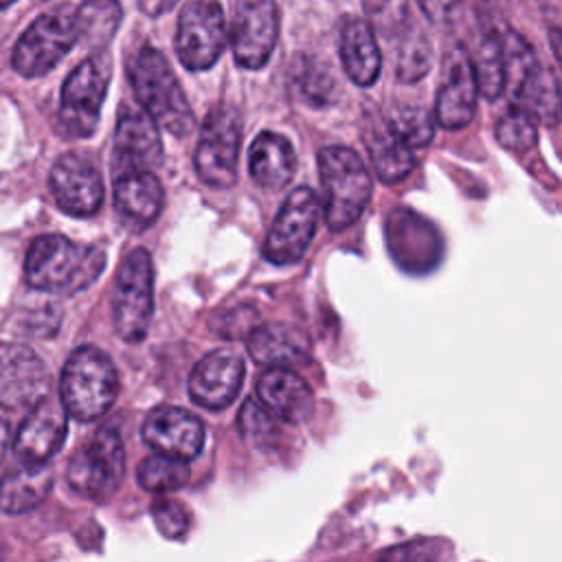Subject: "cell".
<instances>
[{
	"label": "cell",
	"instance_id": "obj_11",
	"mask_svg": "<svg viewBox=\"0 0 562 562\" xmlns=\"http://www.w3.org/2000/svg\"><path fill=\"white\" fill-rule=\"evenodd\" d=\"M176 53L184 68H211L228 44L224 9L217 0H189L178 18Z\"/></svg>",
	"mask_w": 562,
	"mask_h": 562
},
{
	"label": "cell",
	"instance_id": "obj_27",
	"mask_svg": "<svg viewBox=\"0 0 562 562\" xmlns=\"http://www.w3.org/2000/svg\"><path fill=\"white\" fill-rule=\"evenodd\" d=\"M472 72L479 92L494 101L505 90V59H503V42L496 31H487L481 35L474 53L470 55Z\"/></svg>",
	"mask_w": 562,
	"mask_h": 562
},
{
	"label": "cell",
	"instance_id": "obj_21",
	"mask_svg": "<svg viewBox=\"0 0 562 562\" xmlns=\"http://www.w3.org/2000/svg\"><path fill=\"white\" fill-rule=\"evenodd\" d=\"M162 184L151 169L114 173V209L134 231L147 228L162 209Z\"/></svg>",
	"mask_w": 562,
	"mask_h": 562
},
{
	"label": "cell",
	"instance_id": "obj_36",
	"mask_svg": "<svg viewBox=\"0 0 562 562\" xmlns=\"http://www.w3.org/2000/svg\"><path fill=\"white\" fill-rule=\"evenodd\" d=\"M151 518H154L156 529L169 540H180L189 531V514H187L184 505L173 498L154 501Z\"/></svg>",
	"mask_w": 562,
	"mask_h": 562
},
{
	"label": "cell",
	"instance_id": "obj_25",
	"mask_svg": "<svg viewBox=\"0 0 562 562\" xmlns=\"http://www.w3.org/2000/svg\"><path fill=\"white\" fill-rule=\"evenodd\" d=\"M248 169L257 184L266 189L285 187L296 169L292 143L277 132H261L248 149Z\"/></svg>",
	"mask_w": 562,
	"mask_h": 562
},
{
	"label": "cell",
	"instance_id": "obj_29",
	"mask_svg": "<svg viewBox=\"0 0 562 562\" xmlns=\"http://www.w3.org/2000/svg\"><path fill=\"white\" fill-rule=\"evenodd\" d=\"M191 479L189 461L169 454L154 452L138 465V483L143 490L154 494H165L180 490Z\"/></svg>",
	"mask_w": 562,
	"mask_h": 562
},
{
	"label": "cell",
	"instance_id": "obj_40",
	"mask_svg": "<svg viewBox=\"0 0 562 562\" xmlns=\"http://www.w3.org/2000/svg\"><path fill=\"white\" fill-rule=\"evenodd\" d=\"M15 0H0V9H7L9 4H13Z\"/></svg>",
	"mask_w": 562,
	"mask_h": 562
},
{
	"label": "cell",
	"instance_id": "obj_31",
	"mask_svg": "<svg viewBox=\"0 0 562 562\" xmlns=\"http://www.w3.org/2000/svg\"><path fill=\"white\" fill-rule=\"evenodd\" d=\"M496 140L512 151H527L538 140L536 119L522 105L512 103L496 123Z\"/></svg>",
	"mask_w": 562,
	"mask_h": 562
},
{
	"label": "cell",
	"instance_id": "obj_9",
	"mask_svg": "<svg viewBox=\"0 0 562 562\" xmlns=\"http://www.w3.org/2000/svg\"><path fill=\"white\" fill-rule=\"evenodd\" d=\"M241 130V114L233 105H217L206 114L200 127L193 167L209 187L228 189L235 182Z\"/></svg>",
	"mask_w": 562,
	"mask_h": 562
},
{
	"label": "cell",
	"instance_id": "obj_39",
	"mask_svg": "<svg viewBox=\"0 0 562 562\" xmlns=\"http://www.w3.org/2000/svg\"><path fill=\"white\" fill-rule=\"evenodd\" d=\"M7 446H9V424H7V419L0 415V459H2L4 450H7Z\"/></svg>",
	"mask_w": 562,
	"mask_h": 562
},
{
	"label": "cell",
	"instance_id": "obj_35",
	"mask_svg": "<svg viewBox=\"0 0 562 562\" xmlns=\"http://www.w3.org/2000/svg\"><path fill=\"white\" fill-rule=\"evenodd\" d=\"M430 68V44L424 33H413L406 37L400 59H397V77L400 81H417L422 79Z\"/></svg>",
	"mask_w": 562,
	"mask_h": 562
},
{
	"label": "cell",
	"instance_id": "obj_20",
	"mask_svg": "<svg viewBox=\"0 0 562 562\" xmlns=\"http://www.w3.org/2000/svg\"><path fill=\"white\" fill-rule=\"evenodd\" d=\"M257 400L281 422L303 424L314 413L310 384L288 367H268L257 380Z\"/></svg>",
	"mask_w": 562,
	"mask_h": 562
},
{
	"label": "cell",
	"instance_id": "obj_23",
	"mask_svg": "<svg viewBox=\"0 0 562 562\" xmlns=\"http://www.w3.org/2000/svg\"><path fill=\"white\" fill-rule=\"evenodd\" d=\"M338 50L342 68L356 86L367 88L375 83L382 68V57L375 42V31L367 20L347 18L342 22Z\"/></svg>",
	"mask_w": 562,
	"mask_h": 562
},
{
	"label": "cell",
	"instance_id": "obj_12",
	"mask_svg": "<svg viewBox=\"0 0 562 562\" xmlns=\"http://www.w3.org/2000/svg\"><path fill=\"white\" fill-rule=\"evenodd\" d=\"M279 37L277 0H239L228 31L237 66L257 70L268 64Z\"/></svg>",
	"mask_w": 562,
	"mask_h": 562
},
{
	"label": "cell",
	"instance_id": "obj_6",
	"mask_svg": "<svg viewBox=\"0 0 562 562\" xmlns=\"http://www.w3.org/2000/svg\"><path fill=\"white\" fill-rule=\"evenodd\" d=\"M154 312V266L145 248L130 250L114 277L112 323L121 340L140 342Z\"/></svg>",
	"mask_w": 562,
	"mask_h": 562
},
{
	"label": "cell",
	"instance_id": "obj_1",
	"mask_svg": "<svg viewBox=\"0 0 562 562\" xmlns=\"http://www.w3.org/2000/svg\"><path fill=\"white\" fill-rule=\"evenodd\" d=\"M105 268V252L92 244H77L64 235H40L24 259L26 283L42 292L77 294Z\"/></svg>",
	"mask_w": 562,
	"mask_h": 562
},
{
	"label": "cell",
	"instance_id": "obj_34",
	"mask_svg": "<svg viewBox=\"0 0 562 562\" xmlns=\"http://www.w3.org/2000/svg\"><path fill=\"white\" fill-rule=\"evenodd\" d=\"M389 121L411 149L428 145L435 134V123L424 108H415V105L400 108Z\"/></svg>",
	"mask_w": 562,
	"mask_h": 562
},
{
	"label": "cell",
	"instance_id": "obj_37",
	"mask_svg": "<svg viewBox=\"0 0 562 562\" xmlns=\"http://www.w3.org/2000/svg\"><path fill=\"white\" fill-rule=\"evenodd\" d=\"M424 15L435 24H446L454 11L459 9L461 0H417Z\"/></svg>",
	"mask_w": 562,
	"mask_h": 562
},
{
	"label": "cell",
	"instance_id": "obj_17",
	"mask_svg": "<svg viewBox=\"0 0 562 562\" xmlns=\"http://www.w3.org/2000/svg\"><path fill=\"white\" fill-rule=\"evenodd\" d=\"M68 430V413L50 393L33 404L13 439V452L24 463H48L64 446Z\"/></svg>",
	"mask_w": 562,
	"mask_h": 562
},
{
	"label": "cell",
	"instance_id": "obj_30",
	"mask_svg": "<svg viewBox=\"0 0 562 562\" xmlns=\"http://www.w3.org/2000/svg\"><path fill=\"white\" fill-rule=\"evenodd\" d=\"M237 430L241 439L255 448H270L279 439L277 417L257 400L250 397L237 413Z\"/></svg>",
	"mask_w": 562,
	"mask_h": 562
},
{
	"label": "cell",
	"instance_id": "obj_4",
	"mask_svg": "<svg viewBox=\"0 0 562 562\" xmlns=\"http://www.w3.org/2000/svg\"><path fill=\"white\" fill-rule=\"evenodd\" d=\"M119 395V373L108 353L99 347H77L59 380V402L77 422H94L103 417Z\"/></svg>",
	"mask_w": 562,
	"mask_h": 562
},
{
	"label": "cell",
	"instance_id": "obj_13",
	"mask_svg": "<svg viewBox=\"0 0 562 562\" xmlns=\"http://www.w3.org/2000/svg\"><path fill=\"white\" fill-rule=\"evenodd\" d=\"M50 393L44 360L29 347L0 342V408L29 411Z\"/></svg>",
	"mask_w": 562,
	"mask_h": 562
},
{
	"label": "cell",
	"instance_id": "obj_7",
	"mask_svg": "<svg viewBox=\"0 0 562 562\" xmlns=\"http://www.w3.org/2000/svg\"><path fill=\"white\" fill-rule=\"evenodd\" d=\"M79 42L75 11L57 7L37 15L15 42L11 66L18 75L33 79L50 72Z\"/></svg>",
	"mask_w": 562,
	"mask_h": 562
},
{
	"label": "cell",
	"instance_id": "obj_28",
	"mask_svg": "<svg viewBox=\"0 0 562 562\" xmlns=\"http://www.w3.org/2000/svg\"><path fill=\"white\" fill-rule=\"evenodd\" d=\"M123 18L119 0H83L75 9V22L79 29V40L103 46L116 33Z\"/></svg>",
	"mask_w": 562,
	"mask_h": 562
},
{
	"label": "cell",
	"instance_id": "obj_14",
	"mask_svg": "<svg viewBox=\"0 0 562 562\" xmlns=\"http://www.w3.org/2000/svg\"><path fill=\"white\" fill-rule=\"evenodd\" d=\"M244 375L246 362L239 351L228 347L213 349L195 362L189 375V395L206 411H222L239 395Z\"/></svg>",
	"mask_w": 562,
	"mask_h": 562
},
{
	"label": "cell",
	"instance_id": "obj_8",
	"mask_svg": "<svg viewBox=\"0 0 562 562\" xmlns=\"http://www.w3.org/2000/svg\"><path fill=\"white\" fill-rule=\"evenodd\" d=\"M125 474V448L114 428H99L75 450L66 468V481L83 498H110Z\"/></svg>",
	"mask_w": 562,
	"mask_h": 562
},
{
	"label": "cell",
	"instance_id": "obj_33",
	"mask_svg": "<svg viewBox=\"0 0 562 562\" xmlns=\"http://www.w3.org/2000/svg\"><path fill=\"white\" fill-rule=\"evenodd\" d=\"M367 22L384 37L404 33L408 20V0H362Z\"/></svg>",
	"mask_w": 562,
	"mask_h": 562
},
{
	"label": "cell",
	"instance_id": "obj_22",
	"mask_svg": "<svg viewBox=\"0 0 562 562\" xmlns=\"http://www.w3.org/2000/svg\"><path fill=\"white\" fill-rule=\"evenodd\" d=\"M362 138L369 151V160L382 182L395 184L404 180L415 167L413 149L393 130L389 119H382L375 112H367L362 123Z\"/></svg>",
	"mask_w": 562,
	"mask_h": 562
},
{
	"label": "cell",
	"instance_id": "obj_38",
	"mask_svg": "<svg viewBox=\"0 0 562 562\" xmlns=\"http://www.w3.org/2000/svg\"><path fill=\"white\" fill-rule=\"evenodd\" d=\"M176 2H178V0H136L138 9H140L145 15H149V18L165 15L167 11L173 9Z\"/></svg>",
	"mask_w": 562,
	"mask_h": 562
},
{
	"label": "cell",
	"instance_id": "obj_16",
	"mask_svg": "<svg viewBox=\"0 0 562 562\" xmlns=\"http://www.w3.org/2000/svg\"><path fill=\"white\" fill-rule=\"evenodd\" d=\"M50 191L57 206L70 215H94L103 202L99 169L81 154H64L50 169Z\"/></svg>",
	"mask_w": 562,
	"mask_h": 562
},
{
	"label": "cell",
	"instance_id": "obj_19",
	"mask_svg": "<svg viewBox=\"0 0 562 562\" xmlns=\"http://www.w3.org/2000/svg\"><path fill=\"white\" fill-rule=\"evenodd\" d=\"M479 88L474 81L470 53L463 46H457L446 59L443 81L437 92L435 119L446 130L465 127L476 114Z\"/></svg>",
	"mask_w": 562,
	"mask_h": 562
},
{
	"label": "cell",
	"instance_id": "obj_41",
	"mask_svg": "<svg viewBox=\"0 0 562 562\" xmlns=\"http://www.w3.org/2000/svg\"><path fill=\"white\" fill-rule=\"evenodd\" d=\"M0 555H2V549H0Z\"/></svg>",
	"mask_w": 562,
	"mask_h": 562
},
{
	"label": "cell",
	"instance_id": "obj_32",
	"mask_svg": "<svg viewBox=\"0 0 562 562\" xmlns=\"http://www.w3.org/2000/svg\"><path fill=\"white\" fill-rule=\"evenodd\" d=\"M294 86L299 90V97L303 101H307L312 108L327 105L331 101V94H334V88H336L329 72L318 61H312V59H305V57H301L296 61Z\"/></svg>",
	"mask_w": 562,
	"mask_h": 562
},
{
	"label": "cell",
	"instance_id": "obj_2",
	"mask_svg": "<svg viewBox=\"0 0 562 562\" xmlns=\"http://www.w3.org/2000/svg\"><path fill=\"white\" fill-rule=\"evenodd\" d=\"M127 79L140 108L169 134L187 136L193 127L191 105L165 55L140 46L127 59Z\"/></svg>",
	"mask_w": 562,
	"mask_h": 562
},
{
	"label": "cell",
	"instance_id": "obj_24",
	"mask_svg": "<svg viewBox=\"0 0 562 562\" xmlns=\"http://www.w3.org/2000/svg\"><path fill=\"white\" fill-rule=\"evenodd\" d=\"M250 358L263 367L299 364L310 353L307 336L288 323L255 325L246 336Z\"/></svg>",
	"mask_w": 562,
	"mask_h": 562
},
{
	"label": "cell",
	"instance_id": "obj_10",
	"mask_svg": "<svg viewBox=\"0 0 562 562\" xmlns=\"http://www.w3.org/2000/svg\"><path fill=\"white\" fill-rule=\"evenodd\" d=\"M321 200L310 187H296L283 200L263 241V259L274 266H292L307 252L318 224Z\"/></svg>",
	"mask_w": 562,
	"mask_h": 562
},
{
	"label": "cell",
	"instance_id": "obj_5",
	"mask_svg": "<svg viewBox=\"0 0 562 562\" xmlns=\"http://www.w3.org/2000/svg\"><path fill=\"white\" fill-rule=\"evenodd\" d=\"M112 75L105 50L86 57L64 81L59 97V130L68 138H88L94 134L101 105Z\"/></svg>",
	"mask_w": 562,
	"mask_h": 562
},
{
	"label": "cell",
	"instance_id": "obj_18",
	"mask_svg": "<svg viewBox=\"0 0 562 562\" xmlns=\"http://www.w3.org/2000/svg\"><path fill=\"white\" fill-rule=\"evenodd\" d=\"M140 437L154 452L191 461L204 446V426L184 408L158 406L145 417Z\"/></svg>",
	"mask_w": 562,
	"mask_h": 562
},
{
	"label": "cell",
	"instance_id": "obj_15",
	"mask_svg": "<svg viewBox=\"0 0 562 562\" xmlns=\"http://www.w3.org/2000/svg\"><path fill=\"white\" fill-rule=\"evenodd\" d=\"M162 158L158 123L140 108L123 103L114 127L112 173L151 169Z\"/></svg>",
	"mask_w": 562,
	"mask_h": 562
},
{
	"label": "cell",
	"instance_id": "obj_3",
	"mask_svg": "<svg viewBox=\"0 0 562 562\" xmlns=\"http://www.w3.org/2000/svg\"><path fill=\"white\" fill-rule=\"evenodd\" d=\"M323 187V213L331 231H345L364 213L373 178L364 160L345 145H327L318 151Z\"/></svg>",
	"mask_w": 562,
	"mask_h": 562
},
{
	"label": "cell",
	"instance_id": "obj_26",
	"mask_svg": "<svg viewBox=\"0 0 562 562\" xmlns=\"http://www.w3.org/2000/svg\"><path fill=\"white\" fill-rule=\"evenodd\" d=\"M53 487V470L48 463H24L0 479V509L18 516L33 512L44 503Z\"/></svg>",
	"mask_w": 562,
	"mask_h": 562
}]
</instances>
